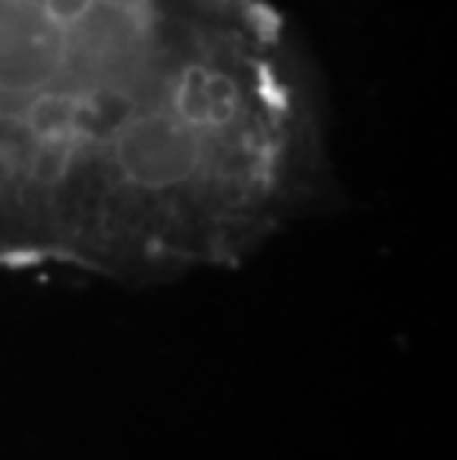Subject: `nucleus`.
<instances>
[{"label": "nucleus", "mask_w": 457, "mask_h": 460, "mask_svg": "<svg viewBox=\"0 0 457 460\" xmlns=\"http://www.w3.org/2000/svg\"><path fill=\"white\" fill-rule=\"evenodd\" d=\"M318 172L274 0H0V273L235 268Z\"/></svg>", "instance_id": "1"}]
</instances>
